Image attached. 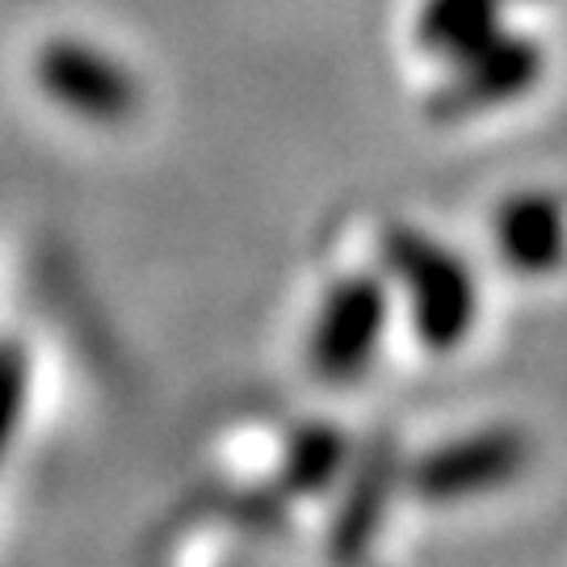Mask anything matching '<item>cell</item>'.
Wrapping results in <instances>:
<instances>
[{"instance_id": "obj_1", "label": "cell", "mask_w": 567, "mask_h": 567, "mask_svg": "<svg viewBox=\"0 0 567 567\" xmlns=\"http://www.w3.org/2000/svg\"><path fill=\"white\" fill-rule=\"evenodd\" d=\"M383 252L391 274L404 286L416 337L437 353L458 349L480 316V290H475V278L463 265V257L412 227L386 231Z\"/></svg>"}, {"instance_id": "obj_2", "label": "cell", "mask_w": 567, "mask_h": 567, "mask_svg": "<svg viewBox=\"0 0 567 567\" xmlns=\"http://www.w3.org/2000/svg\"><path fill=\"white\" fill-rule=\"evenodd\" d=\"M386 324V290L365 274L341 278L324 295L307 337V365L324 383H353L374 362Z\"/></svg>"}, {"instance_id": "obj_3", "label": "cell", "mask_w": 567, "mask_h": 567, "mask_svg": "<svg viewBox=\"0 0 567 567\" xmlns=\"http://www.w3.org/2000/svg\"><path fill=\"white\" fill-rule=\"evenodd\" d=\"M529 463V437L508 425L480 429L454 437L446 446L421 458L412 471V487L433 501V505H450V501H475L484 492L513 484Z\"/></svg>"}, {"instance_id": "obj_4", "label": "cell", "mask_w": 567, "mask_h": 567, "mask_svg": "<svg viewBox=\"0 0 567 567\" xmlns=\"http://www.w3.org/2000/svg\"><path fill=\"white\" fill-rule=\"evenodd\" d=\"M34 76L51 102H60L81 118L122 122L140 110V81L93 42L55 39L39 47Z\"/></svg>"}, {"instance_id": "obj_5", "label": "cell", "mask_w": 567, "mask_h": 567, "mask_svg": "<svg viewBox=\"0 0 567 567\" xmlns=\"http://www.w3.org/2000/svg\"><path fill=\"white\" fill-rule=\"evenodd\" d=\"M543 76V51L529 39L492 34L458 60V76L442 89V114H475L522 97Z\"/></svg>"}, {"instance_id": "obj_6", "label": "cell", "mask_w": 567, "mask_h": 567, "mask_svg": "<svg viewBox=\"0 0 567 567\" xmlns=\"http://www.w3.org/2000/svg\"><path fill=\"white\" fill-rule=\"evenodd\" d=\"M496 248L513 274L543 278L567 257V215L550 194H513L496 206Z\"/></svg>"}, {"instance_id": "obj_7", "label": "cell", "mask_w": 567, "mask_h": 567, "mask_svg": "<svg viewBox=\"0 0 567 567\" xmlns=\"http://www.w3.org/2000/svg\"><path fill=\"white\" fill-rule=\"evenodd\" d=\"M501 4L505 0H425L421 9V42L429 51H442L463 60L466 51L484 47L501 34Z\"/></svg>"}, {"instance_id": "obj_8", "label": "cell", "mask_w": 567, "mask_h": 567, "mask_svg": "<svg viewBox=\"0 0 567 567\" xmlns=\"http://www.w3.org/2000/svg\"><path fill=\"white\" fill-rule=\"evenodd\" d=\"M25 383H30V362L18 344H0V454L13 446L25 408Z\"/></svg>"}, {"instance_id": "obj_9", "label": "cell", "mask_w": 567, "mask_h": 567, "mask_svg": "<svg viewBox=\"0 0 567 567\" xmlns=\"http://www.w3.org/2000/svg\"><path fill=\"white\" fill-rule=\"evenodd\" d=\"M295 463H299V484L324 487L328 480H332V471L341 466V442H337V433L316 429V433L299 437V446H295Z\"/></svg>"}]
</instances>
